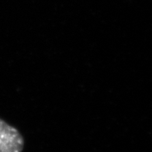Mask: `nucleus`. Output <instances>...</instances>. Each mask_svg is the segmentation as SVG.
Returning <instances> with one entry per match:
<instances>
[{"mask_svg": "<svg viewBox=\"0 0 152 152\" xmlns=\"http://www.w3.org/2000/svg\"><path fill=\"white\" fill-rule=\"evenodd\" d=\"M23 145L19 130L0 119V152H22Z\"/></svg>", "mask_w": 152, "mask_h": 152, "instance_id": "obj_1", "label": "nucleus"}]
</instances>
